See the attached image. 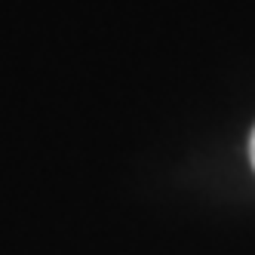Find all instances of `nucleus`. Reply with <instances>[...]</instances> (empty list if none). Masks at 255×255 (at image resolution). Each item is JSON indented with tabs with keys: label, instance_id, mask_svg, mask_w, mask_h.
<instances>
[{
	"label": "nucleus",
	"instance_id": "1",
	"mask_svg": "<svg viewBox=\"0 0 255 255\" xmlns=\"http://www.w3.org/2000/svg\"><path fill=\"white\" fill-rule=\"evenodd\" d=\"M249 157H252V166H255V132H252V138H249Z\"/></svg>",
	"mask_w": 255,
	"mask_h": 255
}]
</instances>
